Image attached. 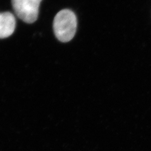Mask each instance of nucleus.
<instances>
[{
  "mask_svg": "<svg viewBox=\"0 0 151 151\" xmlns=\"http://www.w3.org/2000/svg\"><path fill=\"white\" fill-rule=\"evenodd\" d=\"M16 19L10 12L0 13V39L9 37L14 32Z\"/></svg>",
  "mask_w": 151,
  "mask_h": 151,
  "instance_id": "obj_3",
  "label": "nucleus"
},
{
  "mask_svg": "<svg viewBox=\"0 0 151 151\" xmlns=\"http://www.w3.org/2000/svg\"><path fill=\"white\" fill-rule=\"evenodd\" d=\"M42 0H11L13 9L17 17L27 24L38 19L39 8Z\"/></svg>",
  "mask_w": 151,
  "mask_h": 151,
  "instance_id": "obj_2",
  "label": "nucleus"
},
{
  "mask_svg": "<svg viewBox=\"0 0 151 151\" xmlns=\"http://www.w3.org/2000/svg\"><path fill=\"white\" fill-rule=\"evenodd\" d=\"M77 26L76 16L70 10H62L54 17V34L56 38L62 42H68L73 39L77 30Z\"/></svg>",
  "mask_w": 151,
  "mask_h": 151,
  "instance_id": "obj_1",
  "label": "nucleus"
}]
</instances>
